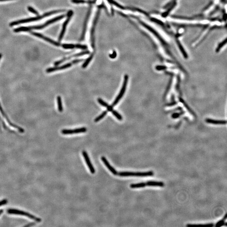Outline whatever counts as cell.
I'll use <instances>...</instances> for the list:
<instances>
[{"mask_svg":"<svg viewBox=\"0 0 227 227\" xmlns=\"http://www.w3.org/2000/svg\"><path fill=\"white\" fill-rule=\"evenodd\" d=\"M101 160L103 162H104V164L105 165L106 167L108 168V170H110V171L114 175H118V172L116 170H115L113 167L111 166V165L110 164V163L108 162V161L107 160V159L104 157H101Z\"/></svg>","mask_w":227,"mask_h":227,"instance_id":"7c38bea8","label":"cell"},{"mask_svg":"<svg viewBox=\"0 0 227 227\" xmlns=\"http://www.w3.org/2000/svg\"><path fill=\"white\" fill-rule=\"evenodd\" d=\"M227 214H226L224 217L223 218V219H222L221 220H220L219 222H218L217 223H216L215 226V227H221L222 226H223V225L224 224L225 220L227 219Z\"/></svg>","mask_w":227,"mask_h":227,"instance_id":"d6986e66","label":"cell"},{"mask_svg":"<svg viewBox=\"0 0 227 227\" xmlns=\"http://www.w3.org/2000/svg\"><path fill=\"white\" fill-rule=\"evenodd\" d=\"M206 122H207L208 123L214 125H225L226 124V120H217L211 119H206Z\"/></svg>","mask_w":227,"mask_h":227,"instance_id":"5bb4252c","label":"cell"},{"mask_svg":"<svg viewBox=\"0 0 227 227\" xmlns=\"http://www.w3.org/2000/svg\"><path fill=\"white\" fill-rule=\"evenodd\" d=\"M3 210H0V215H1L2 213H3Z\"/></svg>","mask_w":227,"mask_h":227,"instance_id":"74e56055","label":"cell"},{"mask_svg":"<svg viewBox=\"0 0 227 227\" xmlns=\"http://www.w3.org/2000/svg\"><path fill=\"white\" fill-rule=\"evenodd\" d=\"M128 80V75H125V77H124L123 83L122 84V86L121 89L120 91L119 92V94H118L117 96L116 97L115 100L114 101L113 104H112V107H114V106L116 105V104H118V103L119 102V101L122 98V97H123L124 94H125V92L126 88H127Z\"/></svg>","mask_w":227,"mask_h":227,"instance_id":"277c9868","label":"cell"},{"mask_svg":"<svg viewBox=\"0 0 227 227\" xmlns=\"http://www.w3.org/2000/svg\"><path fill=\"white\" fill-rule=\"evenodd\" d=\"M72 1L75 3H92L90 2H87L84 0H72Z\"/></svg>","mask_w":227,"mask_h":227,"instance_id":"f546056e","label":"cell"},{"mask_svg":"<svg viewBox=\"0 0 227 227\" xmlns=\"http://www.w3.org/2000/svg\"><path fill=\"white\" fill-rule=\"evenodd\" d=\"M64 17H65V15H62L60 16L59 17H57L56 18H54L53 19H51V20H50L49 21H47V22H46V23H45L43 25L45 27H46L48 25H49L53 23H54V22H56L57 21L61 20V19L64 18Z\"/></svg>","mask_w":227,"mask_h":227,"instance_id":"9a60e30c","label":"cell"},{"mask_svg":"<svg viewBox=\"0 0 227 227\" xmlns=\"http://www.w3.org/2000/svg\"><path fill=\"white\" fill-rule=\"evenodd\" d=\"M73 131L74 134L75 133V134H77V133H85V132H86L87 131V128L85 127H81V128L74 129Z\"/></svg>","mask_w":227,"mask_h":227,"instance_id":"44dd1931","label":"cell"},{"mask_svg":"<svg viewBox=\"0 0 227 227\" xmlns=\"http://www.w3.org/2000/svg\"><path fill=\"white\" fill-rule=\"evenodd\" d=\"M28 10L30 12L32 13L35 14V15H39V13H38V12L36 10H35V9H34L33 8L31 7V6L28 7Z\"/></svg>","mask_w":227,"mask_h":227,"instance_id":"f1b7e54d","label":"cell"},{"mask_svg":"<svg viewBox=\"0 0 227 227\" xmlns=\"http://www.w3.org/2000/svg\"><path fill=\"white\" fill-rule=\"evenodd\" d=\"M57 101L58 111L60 112H62L63 111V108L62 104V101H61V98L59 96H58L57 98Z\"/></svg>","mask_w":227,"mask_h":227,"instance_id":"2e32d148","label":"cell"},{"mask_svg":"<svg viewBox=\"0 0 227 227\" xmlns=\"http://www.w3.org/2000/svg\"><path fill=\"white\" fill-rule=\"evenodd\" d=\"M213 223H208L205 224H188L186 225L187 227H197V226H204V227H213L214 226Z\"/></svg>","mask_w":227,"mask_h":227,"instance_id":"e0dca14e","label":"cell"},{"mask_svg":"<svg viewBox=\"0 0 227 227\" xmlns=\"http://www.w3.org/2000/svg\"><path fill=\"white\" fill-rule=\"evenodd\" d=\"M112 114H113V115H114L118 120H119L120 121L122 120V116H121L118 113V112H117L116 111L113 110L112 111Z\"/></svg>","mask_w":227,"mask_h":227,"instance_id":"603a6c76","label":"cell"},{"mask_svg":"<svg viewBox=\"0 0 227 227\" xmlns=\"http://www.w3.org/2000/svg\"><path fill=\"white\" fill-rule=\"evenodd\" d=\"M107 112H108V111H104V112H102L99 116H97V117L94 119L95 122H98L101 120L104 116H105L107 113Z\"/></svg>","mask_w":227,"mask_h":227,"instance_id":"ffe728a7","label":"cell"},{"mask_svg":"<svg viewBox=\"0 0 227 227\" xmlns=\"http://www.w3.org/2000/svg\"><path fill=\"white\" fill-rule=\"evenodd\" d=\"M118 175L122 177L136 176L140 177H145L153 176L154 175V173L152 171L145 172H118Z\"/></svg>","mask_w":227,"mask_h":227,"instance_id":"3957f363","label":"cell"},{"mask_svg":"<svg viewBox=\"0 0 227 227\" xmlns=\"http://www.w3.org/2000/svg\"><path fill=\"white\" fill-rule=\"evenodd\" d=\"M8 212L9 214H13V215H22V216H26L27 217L29 218L30 219L33 220L37 222H40L41 221V220L39 218H37L35 216H34L33 215H31L29 213H28V212L22 211L17 210L16 209H9L8 210Z\"/></svg>","mask_w":227,"mask_h":227,"instance_id":"5b68a950","label":"cell"},{"mask_svg":"<svg viewBox=\"0 0 227 227\" xmlns=\"http://www.w3.org/2000/svg\"><path fill=\"white\" fill-rule=\"evenodd\" d=\"M107 108V110H108V111L112 112L113 110V107H112V106H109Z\"/></svg>","mask_w":227,"mask_h":227,"instance_id":"d590c367","label":"cell"},{"mask_svg":"<svg viewBox=\"0 0 227 227\" xmlns=\"http://www.w3.org/2000/svg\"><path fill=\"white\" fill-rule=\"evenodd\" d=\"M7 0H0V1H7Z\"/></svg>","mask_w":227,"mask_h":227,"instance_id":"f35d334b","label":"cell"},{"mask_svg":"<svg viewBox=\"0 0 227 227\" xmlns=\"http://www.w3.org/2000/svg\"><path fill=\"white\" fill-rule=\"evenodd\" d=\"M64 11V10H58L54 11H50L49 12L46 13V14H44L42 16H38L37 17H32V18H28L25 20H20L18 21H14L13 22H12L10 24V26H13L14 25H17L20 24L26 23L28 22H31L33 21H37L38 20H40L42 19V18H44L45 17H48L49 16L53 14L61 12L63 11Z\"/></svg>","mask_w":227,"mask_h":227,"instance_id":"6da1fadb","label":"cell"},{"mask_svg":"<svg viewBox=\"0 0 227 227\" xmlns=\"http://www.w3.org/2000/svg\"><path fill=\"white\" fill-rule=\"evenodd\" d=\"M108 1L110 3H112V4H113L114 5L116 6L117 7L119 8H121L122 9H125V8L123 7V6H121L120 4L118 3H116V2H115V1H114V0H108Z\"/></svg>","mask_w":227,"mask_h":227,"instance_id":"7402d4cb","label":"cell"},{"mask_svg":"<svg viewBox=\"0 0 227 227\" xmlns=\"http://www.w3.org/2000/svg\"><path fill=\"white\" fill-rule=\"evenodd\" d=\"M98 102L103 107H107H107L109 106V104H108L107 103L104 101L101 98H98Z\"/></svg>","mask_w":227,"mask_h":227,"instance_id":"d4e9b609","label":"cell"},{"mask_svg":"<svg viewBox=\"0 0 227 227\" xmlns=\"http://www.w3.org/2000/svg\"><path fill=\"white\" fill-rule=\"evenodd\" d=\"M93 57V54H92L90 57H89L86 60V61H85V62L84 63V64H83V65H82V68H85L86 67H87V65H88V64L90 63V61H91Z\"/></svg>","mask_w":227,"mask_h":227,"instance_id":"ac0fdd59","label":"cell"},{"mask_svg":"<svg viewBox=\"0 0 227 227\" xmlns=\"http://www.w3.org/2000/svg\"><path fill=\"white\" fill-rule=\"evenodd\" d=\"M84 59H76L74 60L72 62V64H77L78 63L82 61H83Z\"/></svg>","mask_w":227,"mask_h":227,"instance_id":"836d02e7","label":"cell"},{"mask_svg":"<svg viewBox=\"0 0 227 227\" xmlns=\"http://www.w3.org/2000/svg\"><path fill=\"white\" fill-rule=\"evenodd\" d=\"M0 112H1V114H2V115H3V116H4V117L6 119V120L7 121V122H8V123L9 124L10 126L12 127H14V128H16V129H17L19 131H20V132L21 133H23L24 132V130L23 129L21 128V127H18L17 126H16L15 125H14L11 122H10V120H9V119H8V118L7 117V116L6 115L5 113H4V111H3V109H2V107L1 106V105H0Z\"/></svg>","mask_w":227,"mask_h":227,"instance_id":"4fadbf2b","label":"cell"},{"mask_svg":"<svg viewBox=\"0 0 227 227\" xmlns=\"http://www.w3.org/2000/svg\"><path fill=\"white\" fill-rule=\"evenodd\" d=\"M72 14H73V11H70L69 12L68 14V18H67L66 21H65V22L64 23V24H63V26L62 29V30L61 31V33H60V35L59 37L58 38V41H61V39H62L63 37L64 36V33H65V30H66V27H67V25L68 24V22H69V20H70L71 17L72 15Z\"/></svg>","mask_w":227,"mask_h":227,"instance_id":"9c48e42d","label":"cell"},{"mask_svg":"<svg viewBox=\"0 0 227 227\" xmlns=\"http://www.w3.org/2000/svg\"><path fill=\"white\" fill-rule=\"evenodd\" d=\"M100 14V10H98L97 12L96 15V17L94 19V22L93 23V27L92 28L91 32V38L92 46L93 48L94 47V34L95 32V29L96 28V24L97 23V20H98V17Z\"/></svg>","mask_w":227,"mask_h":227,"instance_id":"8fae6325","label":"cell"},{"mask_svg":"<svg viewBox=\"0 0 227 227\" xmlns=\"http://www.w3.org/2000/svg\"><path fill=\"white\" fill-rule=\"evenodd\" d=\"M1 57H2L1 54H0V58H1Z\"/></svg>","mask_w":227,"mask_h":227,"instance_id":"ab89813d","label":"cell"},{"mask_svg":"<svg viewBox=\"0 0 227 227\" xmlns=\"http://www.w3.org/2000/svg\"><path fill=\"white\" fill-rule=\"evenodd\" d=\"M44 28L45 26L44 25L33 26L28 27H22L20 28H17L15 29H14V32H22V31L26 32V31H29L32 29H42Z\"/></svg>","mask_w":227,"mask_h":227,"instance_id":"8992f818","label":"cell"},{"mask_svg":"<svg viewBox=\"0 0 227 227\" xmlns=\"http://www.w3.org/2000/svg\"><path fill=\"white\" fill-rule=\"evenodd\" d=\"M146 186L163 187L165 186V183L162 182L148 181L146 182H142V183H135V184H132L130 185V187L132 188H144Z\"/></svg>","mask_w":227,"mask_h":227,"instance_id":"7a4b0ae2","label":"cell"},{"mask_svg":"<svg viewBox=\"0 0 227 227\" xmlns=\"http://www.w3.org/2000/svg\"><path fill=\"white\" fill-rule=\"evenodd\" d=\"M63 48L65 49H72L75 47V45L73 44H64L62 45Z\"/></svg>","mask_w":227,"mask_h":227,"instance_id":"484cf974","label":"cell"},{"mask_svg":"<svg viewBox=\"0 0 227 227\" xmlns=\"http://www.w3.org/2000/svg\"><path fill=\"white\" fill-rule=\"evenodd\" d=\"M31 34L34 35V36L40 38L41 39H43L44 40H46V41L48 42L49 43H51L52 44L54 45V46H59L60 45V44L59 43L51 40V39H50L49 37H46L43 36V35H42L41 34L35 32H31Z\"/></svg>","mask_w":227,"mask_h":227,"instance_id":"ba28073f","label":"cell"},{"mask_svg":"<svg viewBox=\"0 0 227 227\" xmlns=\"http://www.w3.org/2000/svg\"><path fill=\"white\" fill-rule=\"evenodd\" d=\"M156 69L158 70H164V69H166L167 67L163 66H158L156 67Z\"/></svg>","mask_w":227,"mask_h":227,"instance_id":"1f68e13d","label":"cell"},{"mask_svg":"<svg viewBox=\"0 0 227 227\" xmlns=\"http://www.w3.org/2000/svg\"><path fill=\"white\" fill-rule=\"evenodd\" d=\"M110 57L111 58H112V59H114V58H115L116 57V51H113V54H110Z\"/></svg>","mask_w":227,"mask_h":227,"instance_id":"d6a6232c","label":"cell"},{"mask_svg":"<svg viewBox=\"0 0 227 227\" xmlns=\"http://www.w3.org/2000/svg\"><path fill=\"white\" fill-rule=\"evenodd\" d=\"M226 40H225V41L222 42V43H220L219 45V46L216 49V52H218L219 51H220L221 49L226 44Z\"/></svg>","mask_w":227,"mask_h":227,"instance_id":"83f0119b","label":"cell"},{"mask_svg":"<svg viewBox=\"0 0 227 227\" xmlns=\"http://www.w3.org/2000/svg\"><path fill=\"white\" fill-rule=\"evenodd\" d=\"M90 54V51H85L82 52L81 53H78L77 54H75V55H74L73 56V57H80V56H82L85 55V54Z\"/></svg>","mask_w":227,"mask_h":227,"instance_id":"4316f807","label":"cell"},{"mask_svg":"<svg viewBox=\"0 0 227 227\" xmlns=\"http://www.w3.org/2000/svg\"><path fill=\"white\" fill-rule=\"evenodd\" d=\"M35 224L34 223H30V224H28L26 226H25V227H29V226H33Z\"/></svg>","mask_w":227,"mask_h":227,"instance_id":"8d00e7d4","label":"cell"},{"mask_svg":"<svg viewBox=\"0 0 227 227\" xmlns=\"http://www.w3.org/2000/svg\"><path fill=\"white\" fill-rule=\"evenodd\" d=\"M75 47L78 49H86L87 47V46L85 45H81L77 44L75 45Z\"/></svg>","mask_w":227,"mask_h":227,"instance_id":"4dcf8cb0","label":"cell"},{"mask_svg":"<svg viewBox=\"0 0 227 227\" xmlns=\"http://www.w3.org/2000/svg\"><path fill=\"white\" fill-rule=\"evenodd\" d=\"M61 133L64 135H71L74 134V131L73 130H67V129H64L61 130Z\"/></svg>","mask_w":227,"mask_h":227,"instance_id":"cb8c5ba5","label":"cell"},{"mask_svg":"<svg viewBox=\"0 0 227 227\" xmlns=\"http://www.w3.org/2000/svg\"><path fill=\"white\" fill-rule=\"evenodd\" d=\"M72 65V63H69L67 64H65L64 65L61 66V67H51V68H48L46 69V72L47 73H51L52 72H54L55 71H57L60 70H63V69H66L67 68H69L70 67H71Z\"/></svg>","mask_w":227,"mask_h":227,"instance_id":"30bf717a","label":"cell"},{"mask_svg":"<svg viewBox=\"0 0 227 227\" xmlns=\"http://www.w3.org/2000/svg\"><path fill=\"white\" fill-rule=\"evenodd\" d=\"M82 154H83L85 161L91 173L92 174H94L95 172V170L94 168H93V165L92 164L91 162H90V159L87 153L85 151H84L82 152Z\"/></svg>","mask_w":227,"mask_h":227,"instance_id":"52a82bcc","label":"cell"},{"mask_svg":"<svg viewBox=\"0 0 227 227\" xmlns=\"http://www.w3.org/2000/svg\"><path fill=\"white\" fill-rule=\"evenodd\" d=\"M7 202H8V201L6 199H4L2 201H0V206L6 204H7Z\"/></svg>","mask_w":227,"mask_h":227,"instance_id":"e575fe53","label":"cell"}]
</instances>
